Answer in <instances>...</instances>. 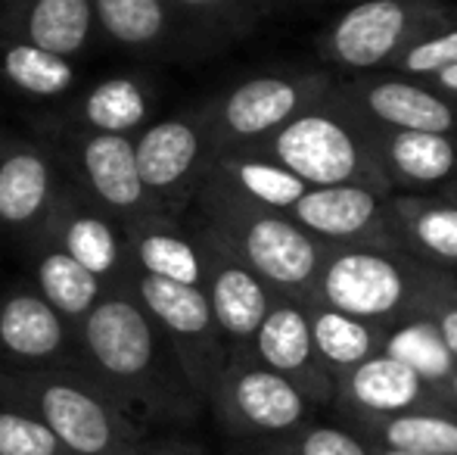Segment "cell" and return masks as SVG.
I'll return each instance as SVG.
<instances>
[{
  "mask_svg": "<svg viewBox=\"0 0 457 455\" xmlns=\"http://www.w3.org/2000/svg\"><path fill=\"white\" fill-rule=\"evenodd\" d=\"M121 287L137 299L140 309L165 334L190 387L205 402L212 383L218 381L221 368L228 365V343H224L221 331H218L203 287L150 278V274L134 272V268Z\"/></svg>",
  "mask_w": 457,
  "mask_h": 455,
  "instance_id": "9",
  "label": "cell"
},
{
  "mask_svg": "<svg viewBox=\"0 0 457 455\" xmlns=\"http://www.w3.org/2000/svg\"><path fill=\"white\" fill-rule=\"evenodd\" d=\"M383 190L361 184H333V188H308L289 209V219L305 228L324 247H349V243H392L386 228Z\"/></svg>",
  "mask_w": 457,
  "mask_h": 455,
  "instance_id": "19",
  "label": "cell"
},
{
  "mask_svg": "<svg viewBox=\"0 0 457 455\" xmlns=\"http://www.w3.org/2000/svg\"><path fill=\"white\" fill-rule=\"evenodd\" d=\"M373 455H417V452H398V450H386V446H373Z\"/></svg>",
  "mask_w": 457,
  "mask_h": 455,
  "instance_id": "42",
  "label": "cell"
},
{
  "mask_svg": "<svg viewBox=\"0 0 457 455\" xmlns=\"http://www.w3.org/2000/svg\"><path fill=\"white\" fill-rule=\"evenodd\" d=\"M442 268H429L395 243H349L327 247L318 281L305 299L330 306L343 316L389 328L420 312Z\"/></svg>",
  "mask_w": 457,
  "mask_h": 455,
  "instance_id": "5",
  "label": "cell"
},
{
  "mask_svg": "<svg viewBox=\"0 0 457 455\" xmlns=\"http://www.w3.org/2000/svg\"><path fill=\"white\" fill-rule=\"evenodd\" d=\"M452 274H454V278H457V268H454V272H452Z\"/></svg>",
  "mask_w": 457,
  "mask_h": 455,
  "instance_id": "44",
  "label": "cell"
},
{
  "mask_svg": "<svg viewBox=\"0 0 457 455\" xmlns=\"http://www.w3.org/2000/svg\"><path fill=\"white\" fill-rule=\"evenodd\" d=\"M345 418V425L373 418H395L408 412H452L445 393L427 383L414 368L398 358L377 352L337 381L333 406Z\"/></svg>",
  "mask_w": 457,
  "mask_h": 455,
  "instance_id": "16",
  "label": "cell"
},
{
  "mask_svg": "<svg viewBox=\"0 0 457 455\" xmlns=\"http://www.w3.org/2000/svg\"><path fill=\"white\" fill-rule=\"evenodd\" d=\"M196 219L212 228L274 293L305 299L318 281L327 247L299 228L289 213L249 203L205 178L193 197Z\"/></svg>",
  "mask_w": 457,
  "mask_h": 455,
  "instance_id": "3",
  "label": "cell"
},
{
  "mask_svg": "<svg viewBox=\"0 0 457 455\" xmlns=\"http://www.w3.org/2000/svg\"><path fill=\"white\" fill-rule=\"evenodd\" d=\"M79 365L75 328L37 293L31 281L0 291V368Z\"/></svg>",
  "mask_w": 457,
  "mask_h": 455,
  "instance_id": "14",
  "label": "cell"
},
{
  "mask_svg": "<svg viewBox=\"0 0 457 455\" xmlns=\"http://www.w3.org/2000/svg\"><path fill=\"white\" fill-rule=\"evenodd\" d=\"M31 240H50L72 256L79 265L106 284V291L121 287L125 278L131 274V259H128V243L125 228L103 213L96 203L87 200L66 175L60 197H56L54 209L47 213L44 225ZM29 240V243H31Z\"/></svg>",
  "mask_w": 457,
  "mask_h": 455,
  "instance_id": "13",
  "label": "cell"
},
{
  "mask_svg": "<svg viewBox=\"0 0 457 455\" xmlns=\"http://www.w3.org/2000/svg\"><path fill=\"white\" fill-rule=\"evenodd\" d=\"M253 455H373V446L349 425H320L308 418L283 437L255 443Z\"/></svg>",
  "mask_w": 457,
  "mask_h": 455,
  "instance_id": "32",
  "label": "cell"
},
{
  "mask_svg": "<svg viewBox=\"0 0 457 455\" xmlns=\"http://www.w3.org/2000/svg\"><path fill=\"white\" fill-rule=\"evenodd\" d=\"M215 156L203 106L165 115L134 138V159L144 190L162 213L184 215Z\"/></svg>",
  "mask_w": 457,
  "mask_h": 455,
  "instance_id": "10",
  "label": "cell"
},
{
  "mask_svg": "<svg viewBox=\"0 0 457 455\" xmlns=\"http://www.w3.org/2000/svg\"><path fill=\"white\" fill-rule=\"evenodd\" d=\"M205 178L230 194L243 197L249 203L277 209V213H289L293 203L308 190L302 178H295L289 169L274 163L271 156L259 150H221L212 156V165Z\"/></svg>",
  "mask_w": 457,
  "mask_h": 455,
  "instance_id": "26",
  "label": "cell"
},
{
  "mask_svg": "<svg viewBox=\"0 0 457 455\" xmlns=\"http://www.w3.org/2000/svg\"><path fill=\"white\" fill-rule=\"evenodd\" d=\"M193 234H196L199 253H203V293L209 299L218 331L228 343V356L249 352V343L277 293L199 219L193 222Z\"/></svg>",
  "mask_w": 457,
  "mask_h": 455,
  "instance_id": "12",
  "label": "cell"
},
{
  "mask_svg": "<svg viewBox=\"0 0 457 455\" xmlns=\"http://www.w3.org/2000/svg\"><path fill=\"white\" fill-rule=\"evenodd\" d=\"M0 455H72L37 418L0 406Z\"/></svg>",
  "mask_w": 457,
  "mask_h": 455,
  "instance_id": "35",
  "label": "cell"
},
{
  "mask_svg": "<svg viewBox=\"0 0 457 455\" xmlns=\"http://www.w3.org/2000/svg\"><path fill=\"white\" fill-rule=\"evenodd\" d=\"M128 455H209V450H205L203 443H196V440H187V437H159V440L146 437L137 450Z\"/></svg>",
  "mask_w": 457,
  "mask_h": 455,
  "instance_id": "37",
  "label": "cell"
},
{
  "mask_svg": "<svg viewBox=\"0 0 457 455\" xmlns=\"http://www.w3.org/2000/svg\"><path fill=\"white\" fill-rule=\"evenodd\" d=\"M79 63L22 41L0 38V81L25 100L56 104L79 91Z\"/></svg>",
  "mask_w": 457,
  "mask_h": 455,
  "instance_id": "28",
  "label": "cell"
},
{
  "mask_svg": "<svg viewBox=\"0 0 457 455\" xmlns=\"http://www.w3.org/2000/svg\"><path fill=\"white\" fill-rule=\"evenodd\" d=\"M259 153L289 169L308 188L361 184L392 194L370 147V122L355 110L343 88H333L320 104L308 106L293 122L274 131Z\"/></svg>",
  "mask_w": 457,
  "mask_h": 455,
  "instance_id": "4",
  "label": "cell"
},
{
  "mask_svg": "<svg viewBox=\"0 0 457 455\" xmlns=\"http://www.w3.org/2000/svg\"><path fill=\"white\" fill-rule=\"evenodd\" d=\"M0 38L79 63L100 35L91 0H0Z\"/></svg>",
  "mask_w": 457,
  "mask_h": 455,
  "instance_id": "23",
  "label": "cell"
},
{
  "mask_svg": "<svg viewBox=\"0 0 457 455\" xmlns=\"http://www.w3.org/2000/svg\"><path fill=\"white\" fill-rule=\"evenodd\" d=\"M370 147L392 194H436L457 178V134L370 125Z\"/></svg>",
  "mask_w": 457,
  "mask_h": 455,
  "instance_id": "21",
  "label": "cell"
},
{
  "mask_svg": "<svg viewBox=\"0 0 457 455\" xmlns=\"http://www.w3.org/2000/svg\"><path fill=\"white\" fill-rule=\"evenodd\" d=\"M442 393H445L448 409H452V412L457 415V365H454L452 377H448V381H445V390H442Z\"/></svg>",
  "mask_w": 457,
  "mask_h": 455,
  "instance_id": "39",
  "label": "cell"
},
{
  "mask_svg": "<svg viewBox=\"0 0 457 455\" xmlns=\"http://www.w3.org/2000/svg\"><path fill=\"white\" fill-rule=\"evenodd\" d=\"M0 406L29 412L72 455H128L150 437L81 365L0 368Z\"/></svg>",
  "mask_w": 457,
  "mask_h": 455,
  "instance_id": "2",
  "label": "cell"
},
{
  "mask_svg": "<svg viewBox=\"0 0 457 455\" xmlns=\"http://www.w3.org/2000/svg\"><path fill=\"white\" fill-rule=\"evenodd\" d=\"M436 194L445 197L448 203H454V206H457V178H454L452 184H445V188H442V190H436Z\"/></svg>",
  "mask_w": 457,
  "mask_h": 455,
  "instance_id": "41",
  "label": "cell"
},
{
  "mask_svg": "<svg viewBox=\"0 0 457 455\" xmlns=\"http://www.w3.org/2000/svg\"><path fill=\"white\" fill-rule=\"evenodd\" d=\"M205 412L228 437L265 443L312 418V402L277 371L249 352H230L228 365L205 396Z\"/></svg>",
  "mask_w": 457,
  "mask_h": 455,
  "instance_id": "8",
  "label": "cell"
},
{
  "mask_svg": "<svg viewBox=\"0 0 457 455\" xmlns=\"http://www.w3.org/2000/svg\"><path fill=\"white\" fill-rule=\"evenodd\" d=\"M240 455H253V452H240Z\"/></svg>",
  "mask_w": 457,
  "mask_h": 455,
  "instance_id": "43",
  "label": "cell"
},
{
  "mask_svg": "<svg viewBox=\"0 0 457 455\" xmlns=\"http://www.w3.org/2000/svg\"><path fill=\"white\" fill-rule=\"evenodd\" d=\"M66 184L54 147L29 138H0V234L29 243Z\"/></svg>",
  "mask_w": 457,
  "mask_h": 455,
  "instance_id": "15",
  "label": "cell"
},
{
  "mask_svg": "<svg viewBox=\"0 0 457 455\" xmlns=\"http://www.w3.org/2000/svg\"><path fill=\"white\" fill-rule=\"evenodd\" d=\"M165 4L212 41L246 35L255 22V13H249L237 0H165Z\"/></svg>",
  "mask_w": 457,
  "mask_h": 455,
  "instance_id": "33",
  "label": "cell"
},
{
  "mask_svg": "<svg viewBox=\"0 0 457 455\" xmlns=\"http://www.w3.org/2000/svg\"><path fill=\"white\" fill-rule=\"evenodd\" d=\"M237 4H243L249 13H259V10H271V6L280 4V0H237Z\"/></svg>",
  "mask_w": 457,
  "mask_h": 455,
  "instance_id": "40",
  "label": "cell"
},
{
  "mask_svg": "<svg viewBox=\"0 0 457 455\" xmlns=\"http://www.w3.org/2000/svg\"><path fill=\"white\" fill-rule=\"evenodd\" d=\"M75 337L79 365L144 434L193 425L205 412L171 343L125 287L103 293Z\"/></svg>",
  "mask_w": 457,
  "mask_h": 455,
  "instance_id": "1",
  "label": "cell"
},
{
  "mask_svg": "<svg viewBox=\"0 0 457 455\" xmlns=\"http://www.w3.org/2000/svg\"><path fill=\"white\" fill-rule=\"evenodd\" d=\"M333 88L337 79L314 69L262 72L237 81L215 100L203 104L215 153L259 150L274 131H280L308 106L320 104Z\"/></svg>",
  "mask_w": 457,
  "mask_h": 455,
  "instance_id": "7",
  "label": "cell"
},
{
  "mask_svg": "<svg viewBox=\"0 0 457 455\" xmlns=\"http://www.w3.org/2000/svg\"><path fill=\"white\" fill-rule=\"evenodd\" d=\"M96 35L128 54L181 56L205 41L165 0H91Z\"/></svg>",
  "mask_w": 457,
  "mask_h": 455,
  "instance_id": "22",
  "label": "cell"
},
{
  "mask_svg": "<svg viewBox=\"0 0 457 455\" xmlns=\"http://www.w3.org/2000/svg\"><path fill=\"white\" fill-rule=\"evenodd\" d=\"M379 352H386V356L398 358L402 365L414 368L423 381L439 390H445V381L452 377V371L457 365V358L452 356L445 341H442L439 331H436V324L429 322L423 312L404 316V318H398L395 324L383 328Z\"/></svg>",
  "mask_w": 457,
  "mask_h": 455,
  "instance_id": "31",
  "label": "cell"
},
{
  "mask_svg": "<svg viewBox=\"0 0 457 455\" xmlns=\"http://www.w3.org/2000/svg\"><path fill=\"white\" fill-rule=\"evenodd\" d=\"M249 356H255L265 368L287 377L312 402V409L333 406L337 383H333V377L327 375V368L318 358L302 299L277 293L271 309H268V316L262 318L259 331H255L253 343H249Z\"/></svg>",
  "mask_w": 457,
  "mask_h": 455,
  "instance_id": "17",
  "label": "cell"
},
{
  "mask_svg": "<svg viewBox=\"0 0 457 455\" xmlns=\"http://www.w3.org/2000/svg\"><path fill=\"white\" fill-rule=\"evenodd\" d=\"M457 22L448 0H355L324 29L318 54L333 69L379 75L423 35Z\"/></svg>",
  "mask_w": 457,
  "mask_h": 455,
  "instance_id": "6",
  "label": "cell"
},
{
  "mask_svg": "<svg viewBox=\"0 0 457 455\" xmlns=\"http://www.w3.org/2000/svg\"><path fill=\"white\" fill-rule=\"evenodd\" d=\"M339 88L370 125L395 131L457 134V97L429 81L379 72L339 81Z\"/></svg>",
  "mask_w": 457,
  "mask_h": 455,
  "instance_id": "18",
  "label": "cell"
},
{
  "mask_svg": "<svg viewBox=\"0 0 457 455\" xmlns=\"http://www.w3.org/2000/svg\"><path fill=\"white\" fill-rule=\"evenodd\" d=\"M429 85H436L439 91H445V94H452V97H457V66L445 69V72H439L436 79H429Z\"/></svg>",
  "mask_w": 457,
  "mask_h": 455,
  "instance_id": "38",
  "label": "cell"
},
{
  "mask_svg": "<svg viewBox=\"0 0 457 455\" xmlns=\"http://www.w3.org/2000/svg\"><path fill=\"white\" fill-rule=\"evenodd\" d=\"M457 66V22L442 25V29L423 35L414 41L395 63L389 66L392 75H404V79H420L429 81L439 72Z\"/></svg>",
  "mask_w": 457,
  "mask_h": 455,
  "instance_id": "34",
  "label": "cell"
},
{
  "mask_svg": "<svg viewBox=\"0 0 457 455\" xmlns=\"http://www.w3.org/2000/svg\"><path fill=\"white\" fill-rule=\"evenodd\" d=\"M156 85L140 72H112L62 100L56 131L137 138L156 113Z\"/></svg>",
  "mask_w": 457,
  "mask_h": 455,
  "instance_id": "20",
  "label": "cell"
},
{
  "mask_svg": "<svg viewBox=\"0 0 457 455\" xmlns=\"http://www.w3.org/2000/svg\"><path fill=\"white\" fill-rule=\"evenodd\" d=\"M25 249L31 256V284L72 328H79L81 318L103 299L106 284L50 240H31Z\"/></svg>",
  "mask_w": 457,
  "mask_h": 455,
  "instance_id": "27",
  "label": "cell"
},
{
  "mask_svg": "<svg viewBox=\"0 0 457 455\" xmlns=\"http://www.w3.org/2000/svg\"><path fill=\"white\" fill-rule=\"evenodd\" d=\"M386 228L398 249L442 272L457 268V206L439 194H389Z\"/></svg>",
  "mask_w": 457,
  "mask_h": 455,
  "instance_id": "24",
  "label": "cell"
},
{
  "mask_svg": "<svg viewBox=\"0 0 457 455\" xmlns=\"http://www.w3.org/2000/svg\"><path fill=\"white\" fill-rule=\"evenodd\" d=\"M420 312L436 324V331H439L442 341L457 358V278L452 272H442L439 281L429 287Z\"/></svg>",
  "mask_w": 457,
  "mask_h": 455,
  "instance_id": "36",
  "label": "cell"
},
{
  "mask_svg": "<svg viewBox=\"0 0 457 455\" xmlns=\"http://www.w3.org/2000/svg\"><path fill=\"white\" fill-rule=\"evenodd\" d=\"M302 306H305L318 358L327 368V375L333 377V383L349 375L355 365H361L364 358L379 352L383 328L367 324L361 318L343 316V312L330 309V306L318 303V299H302Z\"/></svg>",
  "mask_w": 457,
  "mask_h": 455,
  "instance_id": "29",
  "label": "cell"
},
{
  "mask_svg": "<svg viewBox=\"0 0 457 455\" xmlns=\"http://www.w3.org/2000/svg\"><path fill=\"white\" fill-rule=\"evenodd\" d=\"M367 443L417 455H457L454 412H408L395 418H373L349 425Z\"/></svg>",
  "mask_w": 457,
  "mask_h": 455,
  "instance_id": "30",
  "label": "cell"
},
{
  "mask_svg": "<svg viewBox=\"0 0 457 455\" xmlns=\"http://www.w3.org/2000/svg\"><path fill=\"white\" fill-rule=\"evenodd\" d=\"M128 259L134 272L150 278L203 287V253L193 225L175 213H150L125 228Z\"/></svg>",
  "mask_w": 457,
  "mask_h": 455,
  "instance_id": "25",
  "label": "cell"
},
{
  "mask_svg": "<svg viewBox=\"0 0 457 455\" xmlns=\"http://www.w3.org/2000/svg\"><path fill=\"white\" fill-rule=\"evenodd\" d=\"M56 156H60L69 181L103 213L112 215L121 228L146 219L150 213H162L140 181L134 138L60 131Z\"/></svg>",
  "mask_w": 457,
  "mask_h": 455,
  "instance_id": "11",
  "label": "cell"
}]
</instances>
